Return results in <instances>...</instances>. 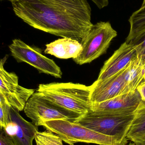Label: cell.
I'll use <instances>...</instances> for the list:
<instances>
[{
    "instance_id": "obj_1",
    "label": "cell",
    "mask_w": 145,
    "mask_h": 145,
    "mask_svg": "<svg viewBox=\"0 0 145 145\" xmlns=\"http://www.w3.org/2000/svg\"><path fill=\"white\" fill-rule=\"evenodd\" d=\"M15 15L31 27L81 42L93 25L88 0H16Z\"/></svg>"
},
{
    "instance_id": "obj_2",
    "label": "cell",
    "mask_w": 145,
    "mask_h": 145,
    "mask_svg": "<svg viewBox=\"0 0 145 145\" xmlns=\"http://www.w3.org/2000/svg\"><path fill=\"white\" fill-rule=\"evenodd\" d=\"M62 107L83 115L91 110L90 86L71 82L40 84L37 91Z\"/></svg>"
},
{
    "instance_id": "obj_3",
    "label": "cell",
    "mask_w": 145,
    "mask_h": 145,
    "mask_svg": "<svg viewBox=\"0 0 145 145\" xmlns=\"http://www.w3.org/2000/svg\"><path fill=\"white\" fill-rule=\"evenodd\" d=\"M134 116V113L123 114L90 110L74 123L101 134L128 141L127 135Z\"/></svg>"
},
{
    "instance_id": "obj_4",
    "label": "cell",
    "mask_w": 145,
    "mask_h": 145,
    "mask_svg": "<svg viewBox=\"0 0 145 145\" xmlns=\"http://www.w3.org/2000/svg\"><path fill=\"white\" fill-rule=\"evenodd\" d=\"M42 127L48 131L58 135L65 143L74 145L78 143L99 145H126L128 141H122L115 137L107 136L75 123L63 120L45 122Z\"/></svg>"
},
{
    "instance_id": "obj_5",
    "label": "cell",
    "mask_w": 145,
    "mask_h": 145,
    "mask_svg": "<svg viewBox=\"0 0 145 145\" xmlns=\"http://www.w3.org/2000/svg\"><path fill=\"white\" fill-rule=\"evenodd\" d=\"M117 32L110 22L100 21L93 24L81 42L82 51L73 60L79 65L89 63L106 53Z\"/></svg>"
},
{
    "instance_id": "obj_6",
    "label": "cell",
    "mask_w": 145,
    "mask_h": 145,
    "mask_svg": "<svg viewBox=\"0 0 145 145\" xmlns=\"http://www.w3.org/2000/svg\"><path fill=\"white\" fill-rule=\"evenodd\" d=\"M26 116L37 127L45 122L63 120L75 122L82 115L67 110L36 91L27 101L24 108Z\"/></svg>"
},
{
    "instance_id": "obj_7",
    "label": "cell",
    "mask_w": 145,
    "mask_h": 145,
    "mask_svg": "<svg viewBox=\"0 0 145 145\" xmlns=\"http://www.w3.org/2000/svg\"><path fill=\"white\" fill-rule=\"evenodd\" d=\"M8 47L12 56L18 63H26L40 72L57 78H62L60 68L54 60L42 55L39 48L31 46L18 39L13 40Z\"/></svg>"
},
{
    "instance_id": "obj_8",
    "label": "cell",
    "mask_w": 145,
    "mask_h": 145,
    "mask_svg": "<svg viewBox=\"0 0 145 145\" xmlns=\"http://www.w3.org/2000/svg\"><path fill=\"white\" fill-rule=\"evenodd\" d=\"M8 57L6 55L0 58V92L9 107L21 111L35 90L20 85L18 76L14 72H8L5 69L4 64Z\"/></svg>"
},
{
    "instance_id": "obj_9",
    "label": "cell",
    "mask_w": 145,
    "mask_h": 145,
    "mask_svg": "<svg viewBox=\"0 0 145 145\" xmlns=\"http://www.w3.org/2000/svg\"><path fill=\"white\" fill-rule=\"evenodd\" d=\"M9 122L3 129L15 145H33L38 127L24 119L19 111L9 107Z\"/></svg>"
},
{
    "instance_id": "obj_10",
    "label": "cell",
    "mask_w": 145,
    "mask_h": 145,
    "mask_svg": "<svg viewBox=\"0 0 145 145\" xmlns=\"http://www.w3.org/2000/svg\"><path fill=\"white\" fill-rule=\"evenodd\" d=\"M125 69L106 79L97 80L90 85L91 103H100L122 95Z\"/></svg>"
},
{
    "instance_id": "obj_11",
    "label": "cell",
    "mask_w": 145,
    "mask_h": 145,
    "mask_svg": "<svg viewBox=\"0 0 145 145\" xmlns=\"http://www.w3.org/2000/svg\"><path fill=\"white\" fill-rule=\"evenodd\" d=\"M136 58L137 54L133 45L125 42L105 61L97 80L106 79L123 71L131 61Z\"/></svg>"
},
{
    "instance_id": "obj_12",
    "label": "cell",
    "mask_w": 145,
    "mask_h": 145,
    "mask_svg": "<svg viewBox=\"0 0 145 145\" xmlns=\"http://www.w3.org/2000/svg\"><path fill=\"white\" fill-rule=\"evenodd\" d=\"M141 97L138 91L118 95L100 103H92L91 110L123 114L134 113Z\"/></svg>"
},
{
    "instance_id": "obj_13",
    "label": "cell",
    "mask_w": 145,
    "mask_h": 145,
    "mask_svg": "<svg viewBox=\"0 0 145 145\" xmlns=\"http://www.w3.org/2000/svg\"><path fill=\"white\" fill-rule=\"evenodd\" d=\"M82 48V44L78 41L63 38L46 45L44 52L62 59H73L80 54Z\"/></svg>"
},
{
    "instance_id": "obj_14",
    "label": "cell",
    "mask_w": 145,
    "mask_h": 145,
    "mask_svg": "<svg viewBox=\"0 0 145 145\" xmlns=\"http://www.w3.org/2000/svg\"><path fill=\"white\" fill-rule=\"evenodd\" d=\"M124 72L125 86L122 95L135 92L145 81V64L137 58L129 63Z\"/></svg>"
},
{
    "instance_id": "obj_15",
    "label": "cell",
    "mask_w": 145,
    "mask_h": 145,
    "mask_svg": "<svg viewBox=\"0 0 145 145\" xmlns=\"http://www.w3.org/2000/svg\"><path fill=\"white\" fill-rule=\"evenodd\" d=\"M134 115L127 136L128 140L133 142L140 141L145 138V101H140Z\"/></svg>"
},
{
    "instance_id": "obj_16",
    "label": "cell",
    "mask_w": 145,
    "mask_h": 145,
    "mask_svg": "<svg viewBox=\"0 0 145 145\" xmlns=\"http://www.w3.org/2000/svg\"><path fill=\"white\" fill-rule=\"evenodd\" d=\"M129 21L130 30L125 41L128 43L145 33V4L133 13Z\"/></svg>"
},
{
    "instance_id": "obj_17",
    "label": "cell",
    "mask_w": 145,
    "mask_h": 145,
    "mask_svg": "<svg viewBox=\"0 0 145 145\" xmlns=\"http://www.w3.org/2000/svg\"><path fill=\"white\" fill-rule=\"evenodd\" d=\"M36 145H63L61 138L50 131L37 132L35 138Z\"/></svg>"
},
{
    "instance_id": "obj_18",
    "label": "cell",
    "mask_w": 145,
    "mask_h": 145,
    "mask_svg": "<svg viewBox=\"0 0 145 145\" xmlns=\"http://www.w3.org/2000/svg\"><path fill=\"white\" fill-rule=\"evenodd\" d=\"M128 43H131L134 46L137 58L145 64V33Z\"/></svg>"
},
{
    "instance_id": "obj_19",
    "label": "cell",
    "mask_w": 145,
    "mask_h": 145,
    "mask_svg": "<svg viewBox=\"0 0 145 145\" xmlns=\"http://www.w3.org/2000/svg\"><path fill=\"white\" fill-rule=\"evenodd\" d=\"M9 121V106L6 102H3L0 105V123L1 127L4 128Z\"/></svg>"
},
{
    "instance_id": "obj_20",
    "label": "cell",
    "mask_w": 145,
    "mask_h": 145,
    "mask_svg": "<svg viewBox=\"0 0 145 145\" xmlns=\"http://www.w3.org/2000/svg\"><path fill=\"white\" fill-rule=\"evenodd\" d=\"M0 145H15L3 128H0Z\"/></svg>"
},
{
    "instance_id": "obj_21",
    "label": "cell",
    "mask_w": 145,
    "mask_h": 145,
    "mask_svg": "<svg viewBox=\"0 0 145 145\" xmlns=\"http://www.w3.org/2000/svg\"><path fill=\"white\" fill-rule=\"evenodd\" d=\"M137 90L140 95L141 101H145V81L138 86Z\"/></svg>"
},
{
    "instance_id": "obj_22",
    "label": "cell",
    "mask_w": 145,
    "mask_h": 145,
    "mask_svg": "<svg viewBox=\"0 0 145 145\" xmlns=\"http://www.w3.org/2000/svg\"><path fill=\"white\" fill-rule=\"evenodd\" d=\"M100 9L107 7L109 4V0H91Z\"/></svg>"
},
{
    "instance_id": "obj_23",
    "label": "cell",
    "mask_w": 145,
    "mask_h": 145,
    "mask_svg": "<svg viewBox=\"0 0 145 145\" xmlns=\"http://www.w3.org/2000/svg\"><path fill=\"white\" fill-rule=\"evenodd\" d=\"M137 145H145V138L140 141H137V142H134Z\"/></svg>"
},
{
    "instance_id": "obj_24",
    "label": "cell",
    "mask_w": 145,
    "mask_h": 145,
    "mask_svg": "<svg viewBox=\"0 0 145 145\" xmlns=\"http://www.w3.org/2000/svg\"><path fill=\"white\" fill-rule=\"evenodd\" d=\"M5 102V100H4V98H3L1 92H0V105H1L3 102Z\"/></svg>"
},
{
    "instance_id": "obj_25",
    "label": "cell",
    "mask_w": 145,
    "mask_h": 145,
    "mask_svg": "<svg viewBox=\"0 0 145 145\" xmlns=\"http://www.w3.org/2000/svg\"><path fill=\"white\" fill-rule=\"evenodd\" d=\"M129 145H137L136 144H135V143H130V144H129Z\"/></svg>"
},
{
    "instance_id": "obj_26",
    "label": "cell",
    "mask_w": 145,
    "mask_h": 145,
    "mask_svg": "<svg viewBox=\"0 0 145 145\" xmlns=\"http://www.w3.org/2000/svg\"><path fill=\"white\" fill-rule=\"evenodd\" d=\"M8 1L12 3V2L14 1H16V0H8Z\"/></svg>"
},
{
    "instance_id": "obj_27",
    "label": "cell",
    "mask_w": 145,
    "mask_h": 145,
    "mask_svg": "<svg viewBox=\"0 0 145 145\" xmlns=\"http://www.w3.org/2000/svg\"><path fill=\"white\" fill-rule=\"evenodd\" d=\"M145 4V0H144V1H143V3H142V5H144V4Z\"/></svg>"
},
{
    "instance_id": "obj_28",
    "label": "cell",
    "mask_w": 145,
    "mask_h": 145,
    "mask_svg": "<svg viewBox=\"0 0 145 145\" xmlns=\"http://www.w3.org/2000/svg\"><path fill=\"white\" fill-rule=\"evenodd\" d=\"M0 128H2L1 126V123H0Z\"/></svg>"
},
{
    "instance_id": "obj_29",
    "label": "cell",
    "mask_w": 145,
    "mask_h": 145,
    "mask_svg": "<svg viewBox=\"0 0 145 145\" xmlns=\"http://www.w3.org/2000/svg\"><path fill=\"white\" fill-rule=\"evenodd\" d=\"M3 1V0H0V1Z\"/></svg>"
}]
</instances>
